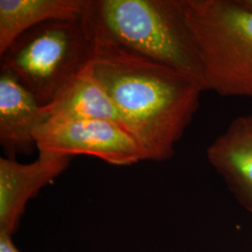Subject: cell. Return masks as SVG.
Masks as SVG:
<instances>
[{
    "label": "cell",
    "instance_id": "obj_9",
    "mask_svg": "<svg viewBox=\"0 0 252 252\" xmlns=\"http://www.w3.org/2000/svg\"><path fill=\"white\" fill-rule=\"evenodd\" d=\"M89 0H0V56L19 36L52 21L81 22Z\"/></svg>",
    "mask_w": 252,
    "mask_h": 252
},
{
    "label": "cell",
    "instance_id": "obj_5",
    "mask_svg": "<svg viewBox=\"0 0 252 252\" xmlns=\"http://www.w3.org/2000/svg\"><path fill=\"white\" fill-rule=\"evenodd\" d=\"M39 153L71 157L88 155L112 165L148 161L144 151L125 127L106 120L51 121L34 135Z\"/></svg>",
    "mask_w": 252,
    "mask_h": 252
},
{
    "label": "cell",
    "instance_id": "obj_12",
    "mask_svg": "<svg viewBox=\"0 0 252 252\" xmlns=\"http://www.w3.org/2000/svg\"><path fill=\"white\" fill-rule=\"evenodd\" d=\"M245 7L252 10V0H240Z\"/></svg>",
    "mask_w": 252,
    "mask_h": 252
},
{
    "label": "cell",
    "instance_id": "obj_4",
    "mask_svg": "<svg viewBox=\"0 0 252 252\" xmlns=\"http://www.w3.org/2000/svg\"><path fill=\"white\" fill-rule=\"evenodd\" d=\"M81 22L52 21L31 28L1 55V68L13 73L42 106L81 72L92 54Z\"/></svg>",
    "mask_w": 252,
    "mask_h": 252
},
{
    "label": "cell",
    "instance_id": "obj_3",
    "mask_svg": "<svg viewBox=\"0 0 252 252\" xmlns=\"http://www.w3.org/2000/svg\"><path fill=\"white\" fill-rule=\"evenodd\" d=\"M207 90L252 97V10L240 0H178Z\"/></svg>",
    "mask_w": 252,
    "mask_h": 252
},
{
    "label": "cell",
    "instance_id": "obj_11",
    "mask_svg": "<svg viewBox=\"0 0 252 252\" xmlns=\"http://www.w3.org/2000/svg\"><path fill=\"white\" fill-rule=\"evenodd\" d=\"M0 252H21L13 243L12 236L0 233Z\"/></svg>",
    "mask_w": 252,
    "mask_h": 252
},
{
    "label": "cell",
    "instance_id": "obj_7",
    "mask_svg": "<svg viewBox=\"0 0 252 252\" xmlns=\"http://www.w3.org/2000/svg\"><path fill=\"white\" fill-rule=\"evenodd\" d=\"M49 121L43 106L13 73L0 68V144L13 158L30 153L36 130Z\"/></svg>",
    "mask_w": 252,
    "mask_h": 252
},
{
    "label": "cell",
    "instance_id": "obj_2",
    "mask_svg": "<svg viewBox=\"0 0 252 252\" xmlns=\"http://www.w3.org/2000/svg\"><path fill=\"white\" fill-rule=\"evenodd\" d=\"M81 24L92 38L182 73L207 91L198 51L178 0H89Z\"/></svg>",
    "mask_w": 252,
    "mask_h": 252
},
{
    "label": "cell",
    "instance_id": "obj_6",
    "mask_svg": "<svg viewBox=\"0 0 252 252\" xmlns=\"http://www.w3.org/2000/svg\"><path fill=\"white\" fill-rule=\"evenodd\" d=\"M71 157L39 153L36 161L0 158V233L17 232L27 203L69 166Z\"/></svg>",
    "mask_w": 252,
    "mask_h": 252
},
{
    "label": "cell",
    "instance_id": "obj_1",
    "mask_svg": "<svg viewBox=\"0 0 252 252\" xmlns=\"http://www.w3.org/2000/svg\"><path fill=\"white\" fill-rule=\"evenodd\" d=\"M92 43L86 66L108 94L126 130L148 161L170 160L204 90L188 76L108 41L92 38Z\"/></svg>",
    "mask_w": 252,
    "mask_h": 252
},
{
    "label": "cell",
    "instance_id": "obj_8",
    "mask_svg": "<svg viewBox=\"0 0 252 252\" xmlns=\"http://www.w3.org/2000/svg\"><path fill=\"white\" fill-rule=\"evenodd\" d=\"M208 162L252 213V114L235 118L209 145Z\"/></svg>",
    "mask_w": 252,
    "mask_h": 252
},
{
    "label": "cell",
    "instance_id": "obj_10",
    "mask_svg": "<svg viewBox=\"0 0 252 252\" xmlns=\"http://www.w3.org/2000/svg\"><path fill=\"white\" fill-rule=\"evenodd\" d=\"M43 108L51 121L106 120L125 127L108 94L86 65Z\"/></svg>",
    "mask_w": 252,
    "mask_h": 252
}]
</instances>
